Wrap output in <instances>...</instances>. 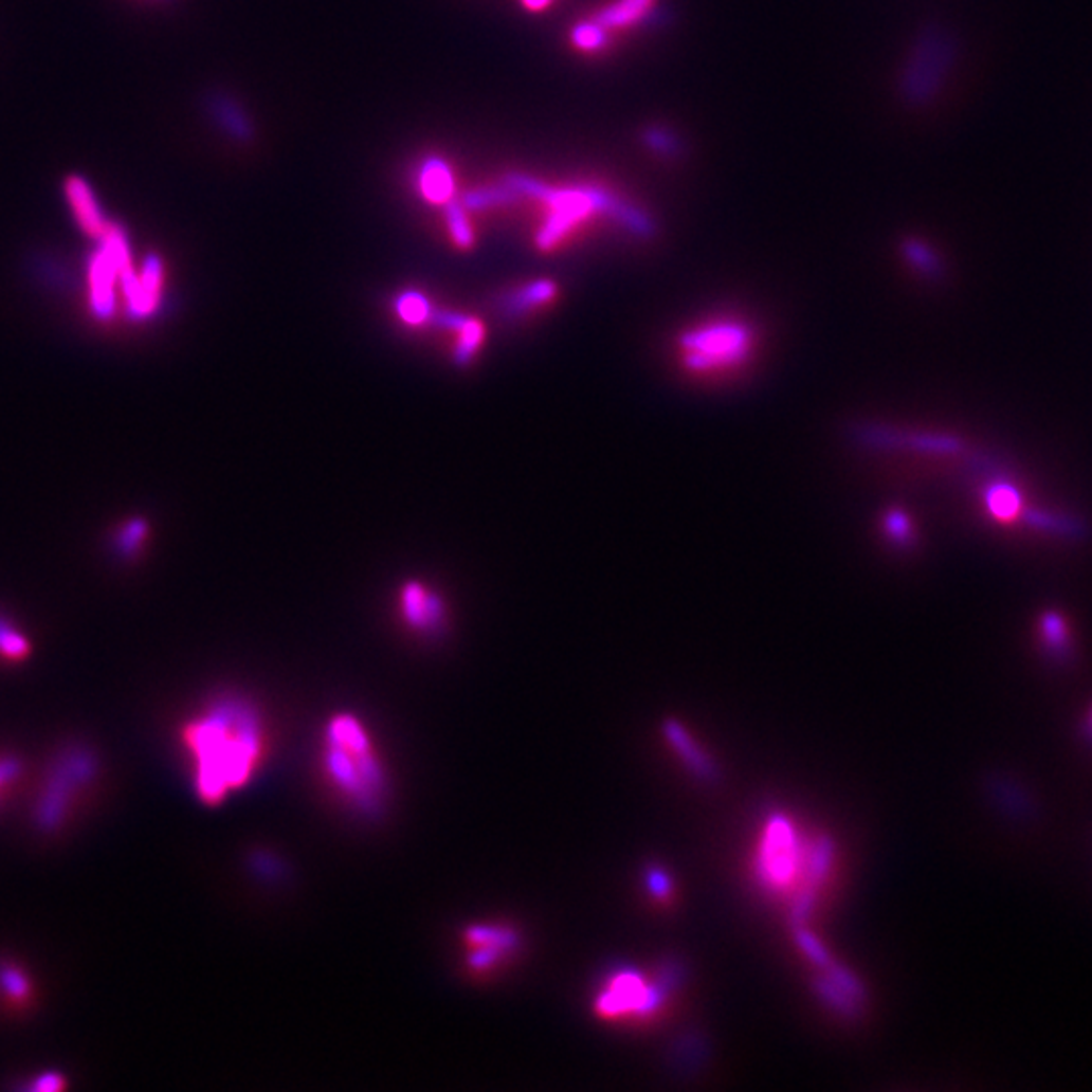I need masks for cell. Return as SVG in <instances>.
Instances as JSON below:
<instances>
[{"mask_svg": "<svg viewBox=\"0 0 1092 1092\" xmlns=\"http://www.w3.org/2000/svg\"><path fill=\"white\" fill-rule=\"evenodd\" d=\"M69 205L73 208L81 229L91 237H102L108 229V223L102 217V211L91 195L90 186L84 179H69L68 186Z\"/></svg>", "mask_w": 1092, "mask_h": 1092, "instance_id": "cell-12", "label": "cell"}, {"mask_svg": "<svg viewBox=\"0 0 1092 1092\" xmlns=\"http://www.w3.org/2000/svg\"><path fill=\"white\" fill-rule=\"evenodd\" d=\"M557 294V288L552 281H536L528 288H524L521 292H516L514 296L508 299L510 304V310L516 314V312H524V310H530L539 304H545L548 299H552Z\"/></svg>", "mask_w": 1092, "mask_h": 1092, "instance_id": "cell-17", "label": "cell"}, {"mask_svg": "<svg viewBox=\"0 0 1092 1092\" xmlns=\"http://www.w3.org/2000/svg\"><path fill=\"white\" fill-rule=\"evenodd\" d=\"M754 336L736 320H710L683 332L678 341L680 363L698 377H718L749 361Z\"/></svg>", "mask_w": 1092, "mask_h": 1092, "instance_id": "cell-4", "label": "cell"}, {"mask_svg": "<svg viewBox=\"0 0 1092 1092\" xmlns=\"http://www.w3.org/2000/svg\"><path fill=\"white\" fill-rule=\"evenodd\" d=\"M182 745L193 761L197 796L219 805L261 767L266 728L253 706L225 698L182 728Z\"/></svg>", "mask_w": 1092, "mask_h": 1092, "instance_id": "cell-1", "label": "cell"}, {"mask_svg": "<svg viewBox=\"0 0 1092 1092\" xmlns=\"http://www.w3.org/2000/svg\"><path fill=\"white\" fill-rule=\"evenodd\" d=\"M17 769H19V765L15 761H8V759L0 761V789L17 775Z\"/></svg>", "mask_w": 1092, "mask_h": 1092, "instance_id": "cell-29", "label": "cell"}, {"mask_svg": "<svg viewBox=\"0 0 1092 1092\" xmlns=\"http://www.w3.org/2000/svg\"><path fill=\"white\" fill-rule=\"evenodd\" d=\"M643 882H645V888H648L650 896H652V898H656V900H661V903H663V900H668V898L672 896V880L668 878V874H666L663 870H660V868L650 866V868L645 870Z\"/></svg>", "mask_w": 1092, "mask_h": 1092, "instance_id": "cell-22", "label": "cell"}, {"mask_svg": "<svg viewBox=\"0 0 1092 1092\" xmlns=\"http://www.w3.org/2000/svg\"><path fill=\"white\" fill-rule=\"evenodd\" d=\"M834 860L827 840L803 843L791 819L775 816L767 821L757 852V878L774 892H791L796 898V925L816 903L819 888L825 885Z\"/></svg>", "mask_w": 1092, "mask_h": 1092, "instance_id": "cell-2", "label": "cell"}, {"mask_svg": "<svg viewBox=\"0 0 1092 1092\" xmlns=\"http://www.w3.org/2000/svg\"><path fill=\"white\" fill-rule=\"evenodd\" d=\"M457 332H459V342H457L455 359L459 364L468 363L484 341V326L479 320L466 319L457 328Z\"/></svg>", "mask_w": 1092, "mask_h": 1092, "instance_id": "cell-18", "label": "cell"}, {"mask_svg": "<svg viewBox=\"0 0 1092 1092\" xmlns=\"http://www.w3.org/2000/svg\"><path fill=\"white\" fill-rule=\"evenodd\" d=\"M512 195L508 188H492V190H478V193H472L466 197V206H472V208H478V206L494 205V203H504V201H510Z\"/></svg>", "mask_w": 1092, "mask_h": 1092, "instance_id": "cell-25", "label": "cell"}, {"mask_svg": "<svg viewBox=\"0 0 1092 1092\" xmlns=\"http://www.w3.org/2000/svg\"><path fill=\"white\" fill-rule=\"evenodd\" d=\"M666 994V985L656 987L636 971H619L597 991L595 1012L605 1020H645L660 1007Z\"/></svg>", "mask_w": 1092, "mask_h": 1092, "instance_id": "cell-5", "label": "cell"}, {"mask_svg": "<svg viewBox=\"0 0 1092 1092\" xmlns=\"http://www.w3.org/2000/svg\"><path fill=\"white\" fill-rule=\"evenodd\" d=\"M322 765L328 783L346 801L370 812L385 791V774L372 736L354 714H334L324 732Z\"/></svg>", "mask_w": 1092, "mask_h": 1092, "instance_id": "cell-3", "label": "cell"}, {"mask_svg": "<svg viewBox=\"0 0 1092 1092\" xmlns=\"http://www.w3.org/2000/svg\"><path fill=\"white\" fill-rule=\"evenodd\" d=\"M823 971H827V973H823V978H819L816 983L819 996L838 1014L848 1016V1018H856L862 1000H865L860 981L854 978L848 969L838 967L834 961L827 967H823Z\"/></svg>", "mask_w": 1092, "mask_h": 1092, "instance_id": "cell-7", "label": "cell"}, {"mask_svg": "<svg viewBox=\"0 0 1092 1092\" xmlns=\"http://www.w3.org/2000/svg\"><path fill=\"white\" fill-rule=\"evenodd\" d=\"M985 504L989 508V514L994 518H998L1000 523H1012L1016 521V516L1020 514V496L1016 490H1012L1009 486L1000 484V486H994L989 488L987 496H985Z\"/></svg>", "mask_w": 1092, "mask_h": 1092, "instance_id": "cell-14", "label": "cell"}, {"mask_svg": "<svg viewBox=\"0 0 1092 1092\" xmlns=\"http://www.w3.org/2000/svg\"><path fill=\"white\" fill-rule=\"evenodd\" d=\"M63 1087H66V1080H63L59 1074H43L35 1089L41 1092H51L59 1091V1089H63Z\"/></svg>", "mask_w": 1092, "mask_h": 1092, "instance_id": "cell-27", "label": "cell"}, {"mask_svg": "<svg viewBox=\"0 0 1092 1092\" xmlns=\"http://www.w3.org/2000/svg\"><path fill=\"white\" fill-rule=\"evenodd\" d=\"M397 308H399L401 319L410 324H421V322L432 319L427 299L419 294H405V296L399 297Z\"/></svg>", "mask_w": 1092, "mask_h": 1092, "instance_id": "cell-19", "label": "cell"}, {"mask_svg": "<svg viewBox=\"0 0 1092 1092\" xmlns=\"http://www.w3.org/2000/svg\"><path fill=\"white\" fill-rule=\"evenodd\" d=\"M421 188H423V195L427 201L448 203L454 195V179H452L448 166L439 160L427 162L421 172Z\"/></svg>", "mask_w": 1092, "mask_h": 1092, "instance_id": "cell-13", "label": "cell"}, {"mask_svg": "<svg viewBox=\"0 0 1092 1092\" xmlns=\"http://www.w3.org/2000/svg\"><path fill=\"white\" fill-rule=\"evenodd\" d=\"M887 526L894 539H909L910 524L907 516H903L898 512H892L888 516Z\"/></svg>", "mask_w": 1092, "mask_h": 1092, "instance_id": "cell-26", "label": "cell"}, {"mask_svg": "<svg viewBox=\"0 0 1092 1092\" xmlns=\"http://www.w3.org/2000/svg\"><path fill=\"white\" fill-rule=\"evenodd\" d=\"M650 8V0H619L614 6H609L605 13H601V17L597 19V24L601 26H619V24L634 23L637 21L645 11Z\"/></svg>", "mask_w": 1092, "mask_h": 1092, "instance_id": "cell-16", "label": "cell"}, {"mask_svg": "<svg viewBox=\"0 0 1092 1092\" xmlns=\"http://www.w3.org/2000/svg\"><path fill=\"white\" fill-rule=\"evenodd\" d=\"M117 275H120V270L115 268L114 261L106 255V251H97L93 255L90 266L91 306H93L95 314L108 316L112 312L114 281Z\"/></svg>", "mask_w": 1092, "mask_h": 1092, "instance_id": "cell-9", "label": "cell"}, {"mask_svg": "<svg viewBox=\"0 0 1092 1092\" xmlns=\"http://www.w3.org/2000/svg\"><path fill=\"white\" fill-rule=\"evenodd\" d=\"M1091 727H1092V714H1091Z\"/></svg>", "mask_w": 1092, "mask_h": 1092, "instance_id": "cell-31", "label": "cell"}, {"mask_svg": "<svg viewBox=\"0 0 1092 1092\" xmlns=\"http://www.w3.org/2000/svg\"><path fill=\"white\" fill-rule=\"evenodd\" d=\"M126 296L132 314L138 319L150 316L159 306L160 288H162V266L157 257H150L144 266V273L136 277L132 270L122 275Z\"/></svg>", "mask_w": 1092, "mask_h": 1092, "instance_id": "cell-8", "label": "cell"}, {"mask_svg": "<svg viewBox=\"0 0 1092 1092\" xmlns=\"http://www.w3.org/2000/svg\"><path fill=\"white\" fill-rule=\"evenodd\" d=\"M548 2H550V0H524V4H526L528 8H532V11H541V8H545Z\"/></svg>", "mask_w": 1092, "mask_h": 1092, "instance_id": "cell-30", "label": "cell"}, {"mask_svg": "<svg viewBox=\"0 0 1092 1092\" xmlns=\"http://www.w3.org/2000/svg\"><path fill=\"white\" fill-rule=\"evenodd\" d=\"M666 732V739L670 743V747L676 751V754L683 759L684 765L696 775L700 779H712L714 775V763L710 761V757L706 754L698 743L686 732V728L678 723H666L663 727Z\"/></svg>", "mask_w": 1092, "mask_h": 1092, "instance_id": "cell-11", "label": "cell"}, {"mask_svg": "<svg viewBox=\"0 0 1092 1092\" xmlns=\"http://www.w3.org/2000/svg\"><path fill=\"white\" fill-rule=\"evenodd\" d=\"M31 645L21 634L11 630L4 621H0V654L6 658H24L29 654Z\"/></svg>", "mask_w": 1092, "mask_h": 1092, "instance_id": "cell-20", "label": "cell"}, {"mask_svg": "<svg viewBox=\"0 0 1092 1092\" xmlns=\"http://www.w3.org/2000/svg\"><path fill=\"white\" fill-rule=\"evenodd\" d=\"M0 979H2V985L8 994V998H13L17 1003L29 998V989H31L29 981L17 969H4L0 973Z\"/></svg>", "mask_w": 1092, "mask_h": 1092, "instance_id": "cell-23", "label": "cell"}, {"mask_svg": "<svg viewBox=\"0 0 1092 1092\" xmlns=\"http://www.w3.org/2000/svg\"><path fill=\"white\" fill-rule=\"evenodd\" d=\"M448 223L452 229V235H454V241L459 248H470L474 243V233L472 228L463 215V208L459 205L450 206L448 211Z\"/></svg>", "mask_w": 1092, "mask_h": 1092, "instance_id": "cell-21", "label": "cell"}, {"mask_svg": "<svg viewBox=\"0 0 1092 1092\" xmlns=\"http://www.w3.org/2000/svg\"><path fill=\"white\" fill-rule=\"evenodd\" d=\"M144 532H146V526H144V524H142V523L130 524V528H128V532H126V534H124V536H122V543H124V546H126V548H134V546H136L138 543H140V541H142V536H144Z\"/></svg>", "mask_w": 1092, "mask_h": 1092, "instance_id": "cell-28", "label": "cell"}, {"mask_svg": "<svg viewBox=\"0 0 1092 1092\" xmlns=\"http://www.w3.org/2000/svg\"><path fill=\"white\" fill-rule=\"evenodd\" d=\"M461 945L472 973L488 976L521 947L518 933L501 923H476L463 929Z\"/></svg>", "mask_w": 1092, "mask_h": 1092, "instance_id": "cell-6", "label": "cell"}, {"mask_svg": "<svg viewBox=\"0 0 1092 1092\" xmlns=\"http://www.w3.org/2000/svg\"><path fill=\"white\" fill-rule=\"evenodd\" d=\"M1040 636L1052 654H1062L1069 648L1067 621L1054 612H1048L1040 619Z\"/></svg>", "mask_w": 1092, "mask_h": 1092, "instance_id": "cell-15", "label": "cell"}, {"mask_svg": "<svg viewBox=\"0 0 1092 1092\" xmlns=\"http://www.w3.org/2000/svg\"><path fill=\"white\" fill-rule=\"evenodd\" d=\"M403 612L411 625L419 630H435L443 617L441 601L419 583H410L403 589Z\"/></svg>", "mask_w": 1092, "mask_h": 1092, "instance_id": "cell-10", "label": "cell"}, {"mask_svg": "<svg viewBox=\"0 0 1092 1092\" xmlns=\"http://www.w3.org/2000/svg\"><path fill=\"white\" fill-rule=\"evenodd\" d=\"M572 41L583 49H595L603 43V26L597 23L581 24L575 29Z\"/></svg>", "mask_w": 1092, "mask_h": 1092, "instance_id": "cell-24", "label": "cell"}]
</instances>
